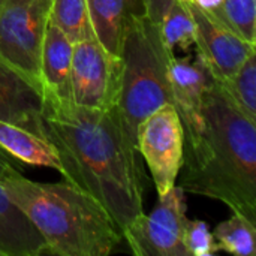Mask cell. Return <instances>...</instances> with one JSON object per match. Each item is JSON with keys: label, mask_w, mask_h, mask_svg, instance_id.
<instances>
[{"label": "cell", "mask_w": 256, "mask_h": 256, "mask_svg": "<svg viewBox=\"0 0 256 256\" xmlns=\"http://www.w3.org/2000/svg\"><path fill=\"white\" fill-rule=\"evenodd\" d=\"M0 256H2V255H0Z\"/></svg>", "instance_id": "obj_25"}, {"label": "cell", "mask_w": 256, "mask_h": 256, "mask_svg": "<svg viewBox=\"0 0 256 256\" xmlns=\"http://www.w3.org/2000/svg\"><path fill=\"white\" fill-rule=\"evenodd\" d=\"M219 250L237 256L256 254V226L248 218L234 213L228 220L219 224L213 231Z\"/></svg>", "instance_id": "obj_19"}, {"label": "cell", "mask_w": 256, "mask_h": 256, "mask_svg": "<svg viewBox=\"0 0 256 256\" xmlns=\"http://www.w3.org/2000/svg\"><path fill=\"white\" fill-rule=\"evenodd\" d=\"M174 0H142L144 3V9H146V15L156 24L160 22L164 14L166 12V9L171 6Z\"/></svg>", "instance_id": "obj_22"}, {"label": "cell", "mask_w": 256, "mask_h": 256, "mask_svg": "<svg viewBox=\"0 0 256 256\" xmlns=\"http://www.w3.org/2000/svg\"><path fill=\"white\" fill-rule=\"evenodd\" d=\"M22 170H24V165L0 147V180L10 171L22 172Z\"/></svg>", "instance_id": "obj_23"}, {"label": "cell", "mask_w": 256, "mask_h": 256, "mask_svg": "<svg viewBox=\"0 0 256 256\" xmlns=\"http://www.w3.org/2000/svg\"><path fill=\"white\" fill-rule=\"evenodd\" d=\"M186 6L195 26L196 54L206 63L213 80L228 78L256 52L254 44L243 39L212 10H206L194 2H186Z\"/></svg>", "instance_id": "obj_9"}, {"label": "cell", "mask_w": 256, "mask_h": 256, "mask_svg": "<svg viewBox=\"0 0 256 256\" xmlns=\"http://www.w3.org/2000/svg\"><path fill=\"white\" fill-rule=\"evenodd\" d=\"M0 147L22 165L46 166L62 174V162L54 146L26 128L0 120Z\"/></svg>", "instance_id": "obj_15"}, {"label": "cell", "mask_w": 256, "mask_h": 256, "mask_svg": "<svg viewBox=\"0 0 256 256\" xmlns=\"http://www.w3.org/2000/svg\"><path fill=\"white\" fill-rule=\"evenodd\" d=\"M96 40L111 54H120L129 20L146 15L142 0H87Z\"/></svg>", "instance_id": "obj_14"}, {"label": "cell", "mask_w": 256, "mask_h": 256, "mask_svg": "<svg viewBox=\"0 0 256 256\" xmlns=\"http://www.w3.org/2000/svg\"><path fill=\"white\" fill-rule=\"evenodd\" d=\"M40 120L42 136L54 146L64 182L94 198L123 236L144 214V171L136 141L117 106L84 108L44 96Z\"/></svg>", "instance_id": "obj_1"}, {"label": "cell", "mask_w": 256, "mask_h": 256, "mask_svg": "<svg viewBox=\"0 0 256 256\" xmlns=\"http://www.w3.org/2000/svg\"><path fill=\"white\" fill-rule=\"evenodd\" d=\"M136 148L148 165L158 195L174 188L183 166L184 141L172 104L162 105L138 126Z\"/></svg>", "instance_id": "obj_6"}, {"label": "cell", "mask_w": 256, "mask_h": 256, "mask_svg": "<svg viewBox=\"0 0 256 256\" xmlns=\"http://www.w3.org/2000/svg\"><path fill=\"white\" fill-rule=\"evenodd\" d=\"M184 2H194V0H184Z\"/></svg>", "instance_id": "obj_24"}, {"label": "cell", "mask_w": 256, "mask_h": 256, "mask_svg": "<svg viewBox=\"0 0 256 256\" xmlns=\"http://www.w3.org/2000/svg\"><path fill=\"white\" fill-rule=\"evenodd\" d=\"M120 57L108 52L94 38L74 44L70 64L72 102L84 108H111L120 88Z\"/></svg>", "instance_id": "obj_8"}, {"label": "cell", "mask_w": 256, "mask_h": 256, "mask_svg": "<svg viewBox=\"0 0 256 256\" xmlns=\"http://www.w3.org/2000/svg\"><path fill=\"white\" fill-rule=\"evenodd\" d=\"M171 54L164 45L159 24L147 15L129 20L120 48V88L117 110L136 141L138 126L158 108L172 104L168 66Z\"/></svg>", "instance_id": "obj_4"}, {"label": "cell", "mask_w": 256, "mask_h": 256, "mask_svg": "<svg viewBox=\"0 0 256 256\" xmlns=\"http://www.w3.org/2000/svg\"><path fill=\"white\" fill-rule=\"evenodd\" d=\"M186 222L184 190L174 186L159 195L154 210L135 219L122 237L136 256H189L183 246Z\"/></svg>", "instance_id": "obj_7"}, {"label": "cell", "mask_w": 256, "mask_h": 256, "mask_svg": "<svg viewBox=\"0 0 256 256\" xmlns=\"http://www.w3.org/2000/svg\"><path fill=\"white\" fill-rule=\"evenodd\" d=\"M50 21L74 44L94 38L87 0H51Z\"/></svg>", "instance_id": "obj_17"}, {"label": "cell", "mask_w": 256, "mask_h": 256, "mask_svg": "<svg viewBox=\"0 0 256 256\" xmlns=\"http://www.w3.org/2000/svg\"><path fill=\"white\" fill-rule=\"evenodd\" d=\"M74 42L50 20L40 50V84L44 96L72 100L70 64Z\"/></svg>", "instance_id": "obj_12"}, {"label": "cell", "mask_w": 256, "mask_h": 256, "mask_svg": "<svg viewBox=\"0 0 256 256\" xmlns=\"http://www.w3.org/2000/svg\"><path fill=\"white\" fill-rule=\"evenodd\" d=\"M216 82L242 114L256 122V52L250 54L232 75Z\"/></svg>", "instance_id": "obj_16"}, {"label": "cell", "mask_w": 256, "mask_h": 256, "mask_svg": "<svg viewBox=\"0 0 256 256\" xmlns=\"http://www.w3.org/2000/svg\"><path fill=\"white\" fill-rule=\"evenodd\" d=\"M168 80L172 105L183 128L184 153L200 141L202 130V104L206 92L213 80L202 58L196 56L170 58Z\"/></svg>", "instance_id": "obj_10"}, {"label": "cell", "mask_w": 256, "mask_h": 256, "mask_svg": "<svg viewBox=\"0 0 256 256\" xmlns=\"http://www.w3.org/2000/svg\"><path fill=\"white\" fill-rule=\"evenodd\" d=\"M183 246L189 256H212L219 252L214 236L204 220L188 219L183 232Z\"/></svg>", "instance_id": "obj_21"}, {"label": "cell", "mask_w": 256, "mask_h": 256, "mask_svg": "<svg viewBox=\"0 0 256 256\" xmlns=\"http://www.w3.org/2000/svg\"><path fill=\"white\" fill-rule=\"evenodd\" d=\"M164 45L171 54L195 45V26L184 0H174L159 22Z\"/></svg>", "instance_id": "obj_18"}, {"label": "cell", "mask_w": 256, "mask_h": 256, "mask_svg": "<svg viewBox=\"0 0 256 256\" xmlns=\"http://www.w3.org/2000/svg\"><path fill=\"white\" fill-rule=\"evenodd\" d=\"M50 8L51 0H0V56L40 90V50Z\"/></svg>", "instance_id": "obj_5"}, {"label": "cell", "mask_w": 256, "mask_h": 256, "mask_svg": "<svg viewBox=\"0 0 256 256\" xmlns=\"http://www.w3.org/2000/svg\"><path fill=\"white\" fill-rule=\"evenodd\" d=\"M46 254L44 238L0 183V255L39 256Z\"/></svg>", "instance_id": "obj_13"}, {"label": "cell", "mask_w": 256, "mask_h": 256, "mask_svg": "<svg viewBox=\"0 0 256 256\" xmlns=\"http://www.w3.org/2000/svg\"><path fill=\"white\" fill-rule=\"evenodd\" d=\"M243 39L256 44V0H224L214 10Z\"/></svg>", "instance_id": "obj_20"}, {"label": "cell", "mask_w": 256, "mask_h": 256, "mask_svg": "<svg viewBox=\"0 0 256 256\" xmlns=\"http://www.w3.org/2000/svg\"><path fill=\"white\" fill-rule=\"evenodd\" d=\"M44 92L0 56V120L42 136Z\"/></svg>", "instance_id": "obj_11"}, {"label": "cell", "mask_w": 256, "mask_h": 256, "mask_svg": "<svg viewBox=\"0 0 256 256\" xmlns=\"http://www.w3.org/2000/svg\"><path fill=\"white\" fill-rule=\"evenodd\" d=\"M0 183L44 238L46 254L106 256L123 242L108 212L68 182L40 183L10 171Z\"/></svg>", "instance_id": "obj_3"}, {"label": "cell", "mask_w": 256, "mask_h": 256, "mask_svg": "<svg viewBox=\"0 0 256 256\" xmlns=\"http://www.w3.org/2000/svg\"><path fill=\"white\" fill-rule=\"evenodd\" d=\"M180 188L216 200L256 224V122L242 114L212 80L202 104V130L183 156Z\"/></svg>", "instance_id": "obj_2"}]
</instances>
